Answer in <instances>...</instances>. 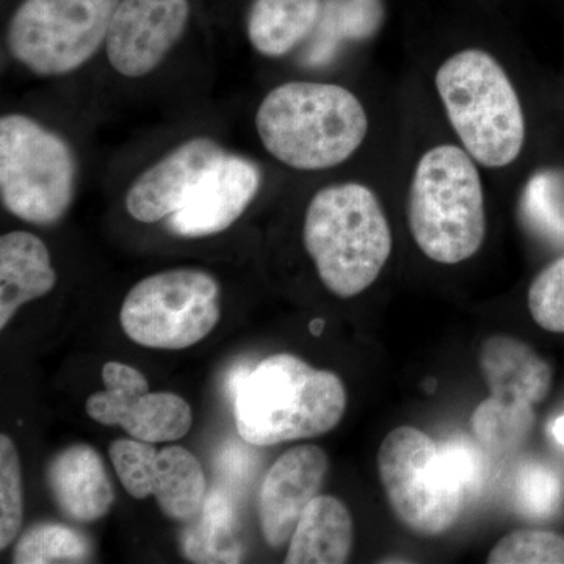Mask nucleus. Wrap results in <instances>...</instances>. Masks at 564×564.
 I'll return each mask as SVG.
<instances>
[{"mask_svg":"<svg viewBox=\"0 0 564 564\" xmlns=\"http://www.w3.org/2000/svg\"><path fill=\"white\" fill-rule=\"evenodd\" d=\"M234 417L245 443L267 447L332 432L347 410L343 380L280 352L231 378Z\"/></svg>","mask_w":564,"mask_h":564,"instance_id":"f257e3e1","label":"nucleus"},{"mask_svg":"<svg viewBox=\"0 0 564 564\" xmlns=\"http://www.w3.org/2000/svg\"><path fill=\"white\" fill-rule=\"evenodd\" d=\"M120 0H22L7 46L14 61L41 77L82 68L106 43Z\"/></svg>","mask_w":564,"mask_h":564,"instance_id":"6e6552de","label":"nucleus"},{"mask_svg":"<svg viewBox=\"0 0 564 564\" xmlns=\"http://www.w3.org/2000/svg\"><path fill=\"white\" fill-rule=\"evenodd\" d=\"M256 129L278 162L299 172H322L362 147L370 121L361 99L343 85L292 80L267 93Z\"/></svg>","mask_w":564,"mask_h":564,"instance_id":"f03ea898","label":"nucleus"},{"mask_svg":"<svg viewBox=\"0 0 564 564\" xmlns=\"http://www.w3.org/2000/svg\"><path fill=\"white\" fill-rule=\"evenodd\" d=\"M188 18V0H120L106 40L110 65L131 79L148 76L180 43Z\"/></svg>","mask_w":564,"mask_h":564,"instance_id":"9b49d317","label":"nucleus"},{"mask_svg":"<svg viewBox=\"0 0 564 564\" xmlns=\"http://www.w3.org/2000/svg\"><path fill=\"white\" fill-rule=\"evenodd\" d=\"M378 473L393 513L408 529L437 536L458 522L467 497L445 473L437 444L422 430H392L378 452Z\"/></svg>","mask_w":564,"mask_h":564,"instance_id":"1a4fd4ad","label":"nucleus"},{"mask_svg":"<svg viewBox=\"0 0 564 564\" xmlns=\"http://www.w3.org/2000/svg\"><path fill=\"white\" fill-rule=\"evenodd\" d=\"M489 564H564V536L545 530H516L488 555Z\"/></svg>","mask_w":564,"mask_h":564,"instance_id":"bb28decb","label":"nucleus"},{"mask_svg":"<svg viewBox=\"0 0 564 564\" xmlns=\"http://www.w3.org/2000/svg\"><path fill=\"white\" fill-rule=\"evenodd\" d=\"M262 184L259 165L242 155L225 154L210 166L184 207L169 218L173 234L187 239L215 236L231 228Z\"/></svg>","mask_w":564,"mask_h":564,"instance_id":"f8f14e48","label":"nucleus"},{"mask_svg":"<svg viewBox=\"0 0 564 564\" xmlns=\"http://www.w3.org/2000/svg\"><path fill=\"white\" fill-rule=\"evenodd\" d=\"M434 85L459 143L478 165L499 170L518 161L527 140L524 107L491 52H455L441 63Z\"/></svg>","mask_w":564,"mask_h":564,"instance_id":"20e7f679","label":"nucleus"},{"mask_svg":"<svg viewBox=\"0 0 564 564\" xmlns=\"http://www.w3.org/2000/svg\"><path fill=\"white\" fill-rule=\"evenodd\" d=\"M323 0H254L247 33L256 52L281 58L310 39L321 20Z\"/></svg>","mask_w":564,"mask_h":564,"instance_id":"6ab92c4d","label":"nucleus"},{"mask_svg":"<svg viewBox=\"0 0 564 564\" xmlns=\"http://www.w3.org/2000/svg\"><path fill=\"white\" fill-rule=\"evenodd\" d=\"M323 328V322L322 321H315L313 325H311V332L314 334H321Z\"/></svg>","mask_w":564,"mask_h":564,"instance_id":"473e14b6","label":"nucleus"},{"mask_svg":"<svg viewBox=\"0 0 564 564\" xmlns=\"http://www.w3.org/2000/svg\"><path fill=\"white\" fill-rule=\"evenodd\" d=\"M159 452L154 445L135 440H117L110 444V462L126 491L133 499H147L154 489Z\"/></svg>","mask_w":564,"mask_h":564,"instance_id":"cd10ccee","label":"nucleus"},{"mask_svg":"<svg viewBox=\"0 0 564 564\" xmlns=\"http://www.w3.org/2000/svg\"><path fill=\"white\" fill-rule=\"evenodd\" d=\"M221 315V289L210 273L173 269L151 274L122 302V332L158 350H182L202 343Z\"/></svg>","mask_w":564,"mask_h":564,"instance_id":"0eeeda50","label":"nucleus"},{"mask_svg":"<svg viewBox=\"0 0 564 564\" xmlns=\"http://www.w3.org/2000/svg\"><path fill=\"white\" fill-rule=\"evenodd\" d=\"M46 481L55 503L70 521H99L115 502L101 455L88 444L70 445L55 455L47 466Z\"/></svg>","mask_w":564,"mask_h":564,"instance_id":"2eb2a0df","label":"nucleus"},{"mask_svg":"<svg viewBox=\"0 0 564 564\" xmlns=\"http://www.w3.org/2000/svg\"><path fill=\"white\" fill-rule=\"evenodd\" d=\"M534 406L488 397L473 414V432L481 448L494 455L518 451L532 433Z\"/></svg>","mask_w":564,"mask_h":564,"instance_id":"4be33fe9","label":"nucleus"},{"mask_svg":"<svg viewBox=\"0 0 564 564\" xmlns=\"http://www.w3.org/2000/svg\"><path fill=\"white\" fill-rule=\"evenodd\" d=\"M57 273L46 243L35 234L13 231L0 239V329L25 303L47 295Z\"/></svg>","mask_w":564,"mask_h":564,"instance_id":"f3484780","label":"nucleus"},{"mask_svg":"<svg viewBox=\"0 0 564 564\" xmlns=\"http://www.w3.org/2000/svg\"><path fill=\"white\" fill-rule=\"evenodd\" d=\"M206 489L202 463L192 452L180 445L159 452L152 496L170 519L195 521L206 502Z\"/></svg>","mask_w":564,"mask_h":564,"instance_id":"aec40b11","label":"nucleus"},{"mask_svg":"<svg viewBox=\"0 0 564 564\" xmlns=\"http://www.w3.org/2000/svg\"><path fill=\"white\" fill-rule=\"evenodd\" d=\"M352 518L348 508L333 496H317L289 541L284 563L343 564L352 547Z\"/></svg>","mask_w":564,"mask_h":564,"instance_id":"a211bd4d","label":"nucleus"},{"mask_svg":"<svg viewBox=\"0 0 564 564\" xmlns=\"http://www.w3.org/2000/svg\"><path fill=\"white\" fill-rule=\"evenodd\" d=\"M381 22V0H325L314 31L311 61H328L344 41L369 39L380 29Z\"/></svg>","mask_w":564,"mask_h":564,"instance_id":"412c9836","label":"nucleus"},{"mask_svg":"<svg viewBox=\"0 0 564 564\" xmlns=\"http://www.w3.org/2000/svg\"><path fill=\"white\" fill-rule=\"evenodd\" d=\"M223 154L220 144L207 137L181 143L133 181L126 196L129 215L140 223L172 217Z\"/></svg>","mask_w":564,"mask_h":564,"instance_id":"4468645a","label":"nucleus"},{"mask_svg":"<svg viewBox=\"0 0 564 564\" xmlns=\"http://www.w3.org/2000/svg\"><path fill=\"white\" fill-rule=\"evenodd\" d=\"M304 248L329 292L351 299L370 288L392 254L388 215L361 182L328 185L307 204Z\"/></svg>","mask_w":564,"mask_h":564,"instance_id":"7ed1b4c3","label":"nucleus"},{"mask_svg":"<svg viewBox=\"0 0 564 564\" xmlns=\"http://www.w3.org/2000/svg\"><path fill=\"white\" fill-rule=\"evenodd\" d=\"M552 436L555 437L556 443L564 445V415L552 423Z\"/></svg>","mask_w":564,"mask_h":564,"instance_id":"2f4dec72","label":"nucleus"},{"mask_svg":"<svg viewBox=\"0 0 564 564\" xmlns=\"http://www.w3.org/2000/svg\"><path fill=\"white\" fill-rule=\"evenodd\" d=\"M441 463L451 480L469 497L485 481V459L480 448L464 436L452 437L437 445Z\"/></svg>","mask_w":564,"mask_h":564,"instance_id":"7c9ffc66","label":"nucleus"},{"mask_svg":"<svg viewBox=\"0 0 564 564\" xmlns=\"http://www.w3.org/2000/svg\"><path fill=\"white\" fill-rule=\"evenodd\" d=\"M563 481L551 467L538 462L525 463L514 480V507L529 519H545L558 510Z\"/></svg>","mask_w":564,"mask_h":564,"instance_id":"a878e982","label":"nucleus"},{"mask_svg":"<svg viewBox=\"0 0 564 564\" xmlns=\"http://www.w3.org/2000/svg\"><path fill=\"white\" fill-rule=\"evenodd\" d=\"M478 163L456 144H436L415 163L406 217L419 250L455 265L474 258L486 237L484 181Z\"/></svg>","mask_w":564,"mask_h":564,"instance_id":"39448f33","label":"nucleus"},{"mask_svg":"<svg viewBox=\"0 0 564 564\" xmlns=\"http://www.w3.org/2000/svg\"><path fill=\"white\" fill-rule=\"evenodd\" d=\"M328 469V456L317 445H299L274 462L259 496L267 544L280 549L291 541L307 505L321 492Z\"/></svg>","mask_w":564,"mask_h":564,"instance_id":"ddd939ff","label":"nucleus"},{"mask_svg":"<svg viewBox=\"0 0 564 564\" xmlns=\"http://www.w3.org/2000/svg\"><path fill=\"white\" fill-rule=\"evenodd\" d=\"M529 311L545 332L564 333V254L530 284Z\"/></svg>","mask_w":564,"mask_h":564,"instance_id":"c756f323","label":"nucleus"},{"mask_svg":"<svg viewBox=\"0 0 564 564\" xmlns=\"http://www.w3.org/2000/svg\"><path fill=\"white\" fill-rule=\"evenodd\" d=\"M234 521L236 516L231 500L223 492L209 494L204 502L202 522L185 534V555L191 556L193 562H239L242 549L231 543Z\"/></svg>","mask_w":564,"mask_h":564,"instance_id":"5701e85b","label":"nucleus"},{"mask_svg":"<svg viewBox=\"0 0 564 564\" xmlns=\"http://www.w3.org/2000/svg\"><path fill=\"white\" fill-rule=\"evenodd\" d=\"M69 144L25 115L0 118V198L22 221L51 226L65 217L76 192Z\"/></svg>","mask_w":564,"mask_h":564,"instance_id":"423d86ee","label":"nucleus"},{"mask_svg":"<svg viewBox=\"0 0 564 564\" xmlns=\"http://www.w3.org/2000/svg\"><path fill=\"white\" fill-rule=\"evenodd\" d=\"M24 516L22 505L21 462L17 445L0 434V549L7 547L20 533Z\"/></svg>","mask_w":564,"mask_h":564,"instance_id":"c85d7f7f","label":"nucleus"},{"mask_svg":"<svg viewBox=\"0 0 564 564\" xmlns=\"http://www.w3.org/2000/svg\"><path fill=\"white\" fill-rule=\"evenodd\" d=\"M93 545L85 534L62 524H39L22 534L13 563H88Z\"/></svg>","mask_w":564,"mask_h":564,"instance_id":"b1692460","label":"nucleus"},{"mask_svg":"<svg viewBox=\"0 0 564 564\" xmlns=\"http://www.w3.org/2000/svg\"><path fill=\"white\" fill-rule=\"evenodd\" d=\"M106 389L90 395L85 410L102 425H120L144 443H173L191 432V404L173 392H150L144 375L121 362L102 369Z\"/></svg>","mask_w":564,"mask_h":564,"instance_id":"9d476101","label":"nucleus"},{"mask_svg":"<svg viewBox=\"0 0 564 564\" xmlns=\"http://www.w3.org/2000/svg\"><path fill=\"white\" fill-rule=\"evenodd\" d=\"M522 212L534 232L556 247H564V180L555 172H541L527 184Z\"/></svg>","mask_w":564,"mask_h":564,"instance_id":"393cba45","label":"nucleus"},{"mask_svg":"<svg viewBox=\"0 0 564 564\" xmlns=\"http://www.w3.org/2000/svg\"><path fill=\"white\" fill-rule=\"evenodd\" d=\"M478 361L494 399L534 406L551 391V366L530 345L514 337H489L481 345Z\"/></svg>","mask_w":564,"mask_h":564,"instance_id":"dca6fc26","label":"nucleus"}]
</instances>
